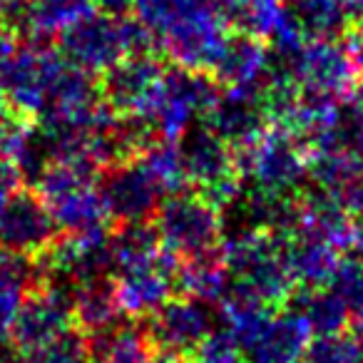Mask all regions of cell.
Segmentation results:
<instances>
[{
	"instance_id": "cell-1",
	"label": "cell",
	"mask_w": 363,
	"mask_h": 363,
	"mask_svg": "<svg viewBox=\"0 0 363 363\" xmlns=\"http://www.w3.org/2000/svg\"><path fill=\"white\" fill-rule=\"evenodd\" d=\"M135 13L177 67L212 75L229 38L224 0H137Z\"/></svg>"
},
{
	"instance_id": "cell-2",
	"label": "cell",
	"mask_w": 363,
	"mask_h": 363,
	"mask_svg": "<svg viewBox=\"0 0 363 363\" xmlns=\"http://www.w3.org/2000/svg\"><path fill=\"white\" fill-rule=\"evenodd\" d=\"M222 257L229 272V284L222 298H244L267 308L286 306L296 281L284 257L281 234H227L222 242Z\"/></svg>"
},
{
	"instance_id": "cell-3",
	"label": "cell",
	"mask_w": 363,
	"mask_h": 363,
	"mask_svg": "<svg viewBox=\"0 0 363 363\" xmlns=\"http://www.w3.org/2000/svg\"><path fill=\"white\" fill-rule=\"evenodd\" d=\"M57 38L62 57L90 75H105L122 57L147 52L155 45V38L140 21H132L130 16L115 18L100 11H90L72 21Z\"/></svg>"
},
{
	"instance_id": "cell-4",
	"label": "cell",
	"mask_w": 363,
	"mask_h": 363,
	"mask_svg": "<svg viewBox=\"0 0 363 363\" xmlns=\"http://www.w3.org/2000/svg\"><path fill=\"white\" fill-rule=\"evenodd\" d=\"M97 167L80 160H55L43 169L35 192L45 199L57 227L65 234L110 229V214L97 187Z\"/></svg>"
},
{
	"instance_id": "cell-5",
	"label": "cell",
	"mask_w": 363,
	"mask_h": 363,
	"mask_svg": "<svg viewBox=\"0 0 363 363\" xmlns=\"http://www.w3.org/2000/svg\"><path fill=\"white\" fill-rule=\"evenodd\" d=\"M242 351V363H301L313 333L294 308L244 306L222 311Z\"/></svg>"
},
{
	"instance_id": "cell-6",
	"label": "cell",
	"mask_w": 363,
	"mask_h": 363,
	"mask_svg": "<svg viewBox=\"0 0 363 363\" xmlns=\"http://www.w3.org/2000/svg\"><path fill=\"white\" fill-rule=\"evenodd\" d=\"M217 97L219 87L212 75L174 65L164 70L137 115L145 117L157 137L179 140L189 127H194L197 117H207Z\"/></svg>"
},
{
	"instance_id": "cell-7",
	"label": "cell",
	"mask_w": 363,
	"mask_h": 363,
	"mask_svg": "<svg viewBox=\"0 0 363 363\" xmlns=\"http://www.w3.org/2000/svg\"><path fill=\"white\" fill-rule=\"evenodd\" d=\"M155 229L162 247L179 262L222 252V212L197 192L169 194L157 209Z\"/></svg>"
},
{
	"instance_id": "cell-8",
	"label": "cell",
	"mask_w": 363,
	"mask_h": 363,
	"mask_svg": "<svg viewBox=\"0 0 363 363\" xmlns=\"http://www.w3.org/2000/svg\"><path fill=\"white\" fill-rule=\"evenodd\" d=\"M242 184L272 194H301L308 179L306 147L291 135L269 127L259 140L237 152Z\"/></svg>"
},
{
	"instance_id": "cell-9",
	"label": "cell",
	"mask_w": 363,
	"mask_h": 363,
	"mask_svg": "<svg viewBox=\"0 0 363 363\" xmlns=\"http://www.w3.org/2000/svg\"><path fill=\"white\" fill-rule=\"evenodd\" d=\"M177 145H179L187 184L222 212L242 189L234 150L207 125L189 127L177 140Z\"/></svg>"
},
{
	"instance_id": "cell-10",
	"label": "cell",
	"mask_w": 363,
	"mask_h": 363,
	"mask_svg": "<svg viewBox=\"0 0 363 363\" xmlns=\"http://www.w3.org/2000/svg\"><path fill=\"white\" fill-rule=\"evenodd\" d=\"M67 60L48 43H28L18 48L6 77L0 82V97L26 120H38L50 105L57 77Z\"/></svg>"
},
{
	"instance_id": "cell-11",
	"label": "cell",
	"mask_w": 363,
	"mask_h": 363,
	"mask_svg": "<svg viewBox=\"0 0 363 363\" xmlns=\"http://www.w3.org/2000/svg\"><path fill=\"white\" fill-rule=\"evenodd\" d=\"M217 318H222V308L217 303L182 294L172 296L152 316H147L145 326L155 353L192 358L199 343L219 326Z\"/></svg>"
},
{
	"instance_id": "cell-12",
	"label": "cell",
	"mask_w": 363,
	"mask_h": 363,
	"mask_svg": "<svg viewBox=\"0 0 363 363\" xmlns=\"http://www.w3.org/2000/svg\"><path fill=\"white\" fill-rule=\"evenodd\" d=\"M286 65L301 92L323 100H343L358 85L351 52L338 38L306 40Z\"/></svg>"
},
{
	"instance_id": "cell-13",
	"label": "cell",
	"mask_w": 363,
	"mask_h": 363,
	"mask_svg": "<svg viewBox=\"0 0 363 363\" xmlns=\"http://www.w3.org/2000/svg\"><path fill=\"white\" fill-rule=\"evenodd\" d=\"M179 259L164 247L157 254L115 269V289L125 316L147 318L172 298L177 291Z\"/></svg>"
},
{
	"instance_id": "cell-14",
	"label": "cell",
	"mask_w": 363,
	"mask_h": 363,
	"mask_svg": "<svg viewBox=\"0 0 363 363\" xmlns=\"http://www.w3.org/2000/svg\"><path fill=\"white\" fill-rule=\"evenodd\" d=\"M97 187H100L107 214L115 224L152 222L167 197L160 182L140 160L102 169Z\"/></svg>"
},
{
	"instance_id": "cell-15",
	"label": "cell",
	"mask_w": 363,
	"mask_h": 363,
	"mask_svg": "<svg viewBox=\"0 0 363 363\" xmlns=\"http://www.w3.org/2000/svg\"><path fill=\"white\" fill-rule=\"evenodd\" d=\"M72 326H75L72 294L40 281L26 294L18 308L16 321L11 326V341L21 353H30Z\"/></svg>"
},
{
	"instance_id": "cell-16",
	"label": "cell",
	"mask_w": 363,
	"mask_h": 363,
	"mask_svg": "<svg viewBox=\"0 0 363 363\" xmlns=\"http://www.w3.org/2000/svg\"><path fill=\"white\" fill-rule=\"evenodd\" d=\"M57 232L60 227L38 192L18 189L0 207V247L8 252L38 259L52 247Z\"/></svg>"
},
{
	"instance_id": "cell-17",
	"label": "cell",
	"mask_w": 363,
	"mask_h": 363,
	"mask_svg": "<svg viewBox=\"0 0 363 363\" xmlns=\"http://www.w3.org/2000/svg\"><path fill=\"white\" fill-rule=\"evenodd\" d=\"M207 127H212L232 150H244L269 130L262 92L224 90L207 112Z\"/></svg>"
},
{
	"instance_id": "cell-18",
	"label": "cell",
	"mask_w": 363,
	"mask_h": 363,
	"mask_svg": "<svg viewBox=\"0 0 363 363\" xmlns=\"http://www.w3.org/2000/svg\"><path fill=\"white\" fill-rule=\"evenodd\" d=\"M167 67L147 52H135V55L122 57L117 65L102 75L100 90L105 102L115 112H140L145 107L147 97L152 95L160 77L164 75Z\"/></svg>"
},
{
	"instance_id": "cell-19",
	"label": "cell",
	"mask_w": 363,
	"mask_h": 363,
	"mask_svg": "<svg viewBox=\"0 0 363 363\" xmlns=\"http://www.w3.org/2000/svg\"><path fill=\"white\" fill-rule=\"evenodd\" d=\"M269 70H272V52L264 45V40L234 33L227 38L214 62L212 77L217 80V85H224L227 90L262 92Z\"/></svg>"
},
{
	"instance_id": "cell-20",
	"label": "cell",
	"mask_w": 363,
	"mask_h": 363,
	"mask_svg": "<svg viewBox=\"0 0 363 363\" xmlns=\"http://www.w3.org/2000/svg\"><path fill=\"white\" fill-rule=\"evenodd\" d=\"M284 257L296 286H326L341 262V249L301 232L281 234Z\"/></svg>"
},
{
	"instance_id": "cell-21",
	"label": "cell",
	"mask_w": 363,
	"mask_h": 363,
	"mask_svg": "<svg viewBox=\"0 0 363 363\" xmlns=\"http://www.w3.org/2000/svg\"><path fill=\"white\" fill-rule=\"evenodd\" d=\"M72 316L85 336H95L122 321L125 311L117 301L115 277H97L72 289Z\"/></svg>"
},
{
	"instance_id": "cell-22",
	"label": "cell",
	"mask_w": 363,
	"mask_h": 363,
	"mask_svg": "<svg viewBox=\"0 0 363 363\" xmlns=\"http://www.w3.org/2000/svg\"><path fill=\"white\" fill-rule=\"evenodd\" d=\"M87 338L97 363H152L155 356L145 318H122L107 331Z\"/></svg>"
},
{
	"instance_id": "cell-23",
	"label": "cell",
	"mask_w": 363,
	"mask_h": 363,
	"mask_svg": "<svg viewBox=\"0 0 363 363\" xmlns=\"http://www.w3.org/2000/svg\"><path fill=\"white\" fill-rule=\"evenodd\" d=\"M40 284L35 259L0 247V341H11V326L30 289Z\"/></svg>"
},
{
	"instance_id": "cell-24",
	"label": "cell",
	"mask_w": 363,
	"mask_h": 363,
	"mask_svg": "<svg viewBox=\"0 0 363 363\" xmlns=\"http://www.w3.org/2000/svg\"><path fill=\"white\" fill-rule=\"evenodd\" d=\"M289 308L301 313L313 336H331L348 328V311L331 286H296L286 301Z\"/></svg>"
},
{
	"instance_id": "cell-25",
	"label": "cell",
	"mask_w": 363,
	"mask_h": 363,
	"mask_svg": "<svg viewBox=\"0 0 363 363\" xmlns=\"http://www.w3.org/2000/svg\"><path fill=\"white\" fill-rule=\"evenodd\" d=\"M286 11L296 18L308 40L316 38H346L353 18L346 0H284Z\"/></svg>"
},
{
	"instance_id": "cell-26",
	"label": "cell",
	"mask_w": 363,
	"mask_h": 363,
	"mask_svg": "<svg viewBox=\"0 0 363 363\" xmlns=\"http://www.w3.org/2000/svg\"><path fill=\"white\" fill-rule=\"evenodd\" d=\"M284 0H224V18L234 33L269 40L281 21Z\"/></svg>"
},
{
	"instance_id": "cell-27",
	"label": "cell",
	"mask_w": 363,
	"mask_h": 363,
	"mask_svg": "<svg viewBox=\"0 0 363 363\" xmlns=\"http://www.w3.org/2000/svg\"><path fill=\"white\" fill-rule=\"evenodd\" d=\"M137 160L152 172L160 187L164 189V194H177L184 192L187 184V174H184V164H182L179 145L177 140H167V137H157Z\"/></svg>"
},
{
	"instance_id": "cell-28",
	"label": "cell",
	"mask_w": 363,
	"mask_h": 363,
	"mask_svg": "<svg viewBox=\"0 0 363 363\" xmlns=\"http://www.w3.org/2000/svg\"><path fill=\"white\" fill-rule=\"evenodd\" d=\"M328 286L338 294L346 306L353 331H363V257L341 259Z\"/></svg>"
},
{
	"instance_id": "cell-29",
	"label": "cell",
	"mask_w": 363,
	"mask_h": 363,
	"mask_svg": "<svg viewBox=\"0 0 363 363\" xmlns=\"http://www.w3.org/2000/svg\"><path fill=\"white\" fill-rule=\"evenodd\" d=\"M26 363H90L92 348L90 338L80 331L77 326L67 328L57 338L48 341L45 346L35 348L30 353H23Z\"/></svg>"
},
{
	"instance_id": "cell-30",
	"label": "cell",
	"mask_w": 363,
	"mask_h": 363,
	"mask_svg": "<svg viewBox=\"0 0 363 363\" xmlns=\"http://www.w3.org/2000/svg\"><path fill=\"white\" fill-rule=\"evenodd\" d=\"M303 363H361V346L356 333L313 336L303 353Z\"/></svg>"
},
{
	"instance_id": "cell-31",
	"label": "cell",
	"mask_w": 363,
	"mask_h": 363,
	"mask_svg": "<svg viewBox=\"0 0 363 363\" xmlns=\"http://www.w3.org/2000/svg\"><path fill=\"white\" fill-rule=\"evenodd\" d=\"M192 363H242V351H239L237 336L229 326L219 323L202 343L197 353L192 356Z\"/></svg>"
},
{
	"instance_id": "cell-32",
	"label": "cell",
	"mask_w": 363,
	"mask_h": 363,
	"mask_svg": "<svg viewBox=\"0 0 363 363\" xmlns=\"http://www.w3.org/2000/svg\"><path fill=\"white\" fill-rule=\"evenodd\" d=\"M21 182H23V174H21V169H18V164L8 155L0 152V207L21 189Z\"/></svg>"
},
{
	"instance_id": "cell-33",
	"label": "cell",
	"mask_w": 363,
	"mask_h": 363,
	"mask_svg": "<svg viewBox=\"0 0 363 363\" xmlns=\"http://www.w3.org/2000/svg\"><path fill=\"white\" fill-rule=\"evenodd\" d=\"M346 48L351 52L353 67H356L358 80L363 82V18H358L346 33Z\"/></svg>"
},
{
	"instance_id": "cell-34",
	"label": "cell",
	"mask_w": 363,
	"mask_h": 363,
	"mask_svg": "<svg viewBox=\"0 0 363 363\" xmlns=\"http://www.w3.org/2000/svg\"><path fill=\"white\" fill-rule=\"evenodd\" d=\"M18 48H21V43H18V35L11 30V28L0 26V82H3V77H6L8 67H11L13 57H16Z\"/></svg>"
},
{
	"instance_id": "cell-35",
	"label": "cell",
	"mask_w": 363,
	"mask_h": 363,
	"mask_svg": "<svg viewBox=\"0 0 363 363\" xmlns=\"http://www.w3.org/2000/svg\"><path fill=\"white\" fill-rule=\"evenodd\" d=\"M135 3L137 0H92L95 11L107 13V16H115V18H127L135 11Z\"/></svg>"
},
{
	"instance_id": "cell-36",
	"label": "cell",
	"mask_w": 363,
	"mask_h": 363,
	"mask_svg": "<svg viewBox=\"0 0 363 363\" xmlns=\"http://www.w3.org/2000/svg\"><path fill=\"white\" fill-rule=\"evenodd\" d=\"M351 247L363 254V212L356 214L351 222Z\"/></svg>"
},
{
	"instance_id": "cell-37",
	"label": "cell",
	"mask_w": 363,
	"mask_h": 363,
	"mask_svg": "<svg viewBox=\"0 0 363 363\" xmlns=\"http://www.w3.org/2000/svg\"><path fill=\"white\" fill-rule=\"evenodd\" d=\"M152 363H192V358L184 356H174V353H155Z\"/></svg>"
},
{
	"instance_id": "cell-38",
	"label": "cell",
	"mask_w": 363,
	"mask_h": 363,
	"mask_svg": "<svg viewBox=\"0 0 363 363\" xmlns=\"http://www.w3.org/2000/svg\"><path fill=\"white\" fill-rule=\"evenodd\" d=\"M11 3H13V0H0V13L6 11V8H8V6H11Z\"/></svg>"
}]
</instances>
